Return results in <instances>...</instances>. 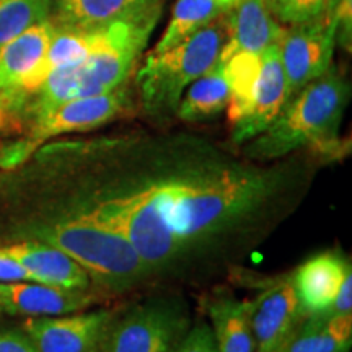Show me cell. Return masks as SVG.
I'll list each match as a JSON object with an SVG mask.
<instances>
[{
  "label": "cell",
  "instance_id": "obj_1",
  "mask_svg": "<svg viewBox=\"0 0 352 352\" xmlns=\"http://www.w3.org/2000/svg\"><path fill=\"white\" fill-rule=\"evenodd\" d=\"M311 173L305 162L241 160L196 135H101L60 145L50 196L122 236L152 280L256 246Z\"/></svg>",
  "mask_w": 352,
  "mask_h": 352
},
{
  "label": "cell",
  "instance_id": "obj_2",
  "mask_svg": "<svg viewBox=\"0 0 352 352\" xmlns=\"http://www.w3.org/2000/svg\"><path fill=\"white\" fill-rule=\"evenodd\" d=\"M15 236V241H41L69 254L107 292L122 294L148 280L138 253L122 236L47 196L20 219Z\"/></svg>",
  "mask_w": 352,
  "mask_h": 352
},
{
  "label": "cell",
  "instance_id": "obj_3",
  "mask_svg": "<svg viewBox=\"0 0 352 352\" xmlns=\"http://www.w3.org/2000/svg\"><path fill=\"white\" fill-rule=\"evenodd\" d=\"M349 98V82L329 67L290 96L266 131L243 144V157L267 164L302 148L333 153L340 144V127Z\"/></svg>",
  "mask_w": 352,
  "mask_h": 352
},
{
  "label": "cell",
  "instance_id": "obj_4",
  "mask_svg": "<svg viewBox=\"0 0 352 352\" xmlns=\"http://www.w3.org/2000/svg\"><path fill=\"white\" fill-rule=\"evenodd\" d=\"M222 15L171 50L147 56L135 85L140 107L151 120L165 121L175 116L184 90L217 63L227 39Z\"/></svg>",
  "mask_w": 352,
  "mask_h": 352
},
{
  "label": "cell",
  "instance_id": "obj_5",
  "mask_svg": "<svg viewBox=\"0 0 352 352\" xmlns=\"http://www.w3.org/2000/svg\"><path fill=\"white\" fill-rule=\"evenodd\" d=\"M132 109V91L127 83L103 95L70 100L26 127L23 138L0 147V168L25 164L44 142L64 134L98 129Z\"/></svg>",
  "mask_w": 352,
  "mask_h": 352
},
{
  "label": "cell",
  "instance_id": "obj_6",
  "mask_svg": "<svg viewBox=\"0 0 352 352\" xmlns=\"http://www.w3.org/2000/svg\"><path fill=\"white\" fill-rule=\"evenodd\" d=\"M186 307L176 298H152L114 314L98 352H171L189 331Z\"/></svg>",
  "mask_w": 352,
  "mask_h": 352
},
{
  "label": "cell",
  "instance_id": "obj_7",
  "mask_svg": "<svg viewBox=\"0 0 352 352\" xmlns=\"http://www.w3.org/2000/svg\"><path fill=\"white\" fill-rule=\"evenodd\" d=\"M336 39L338 23L328 10L318 19L284 28L277 46L289 98L331 67Z\"/></svg>",
  "mask_w": 352,
  "mask_h": 352
},
{
  "label": "cell",
  "instance_id": "obj_8",
  "mask_svg": "<svg viewBox=\"0 0 352 352\" xmlns=\"http://www.w3.org/2000/svg\"><path fill=\"white\" fill-rule=\"evenodd\" d=\"M113 310L26 318L21 329L39 352H98Z\"/></svg>",
  "mask_w": 352,
  "mask_h": 352
},
{
  "label": "cell",
  "instance_id": "obj_9",
  "mask_svg": "<svg viewBox=\"0 0 352 352\" xmlns=\"http://www.w3.org/2000/svg\"><path fill=\"white\" fill-rule=\"evenodd\" d=\"M305 318L292 276L270 280L252 302V329L258 352L285 351V346Z\"/></svg>",
  "mask_w": 352,
  "mask_h": 352
},
{
  "label": "cell",
  "instance_id": "obj_10",
  "mask_svg": "<svg viewBox=\"0 0 352 352\" xmlns=\"http://www.w3.org/2000/svg\"><path fill=\"white\" fill-rule=\"evenodd\" d=\"M96 302V296L88 290L59 289L33 280L0 283V315L25 316H57L87 310Z\"/></svg>",
  "mask_w": 352,
  "mask_h": 352
},
{
  "label": "cell",
  "instance_id": "obj_11",
  "mask_svg": "<svg viewBox=\"0 0 352 352\" xmlns=\"http://www.w3.org/2000/svg\"><path fill=\"white\" fill-rule=\"evenodd\" d=\"M289 98L287 80L277 44L261 52V72L248 113L232 124V140L243 145L267 129Z\"/></svg>",
  "mask_w": 352,
  "mask_h": 352
},
{
  "label": "cell",
  "instance_id": "obj_12",
  "mask_svg": "<svg viewBox=\"0 0 352 352\" xmlns=\"http://www.w3.org/2000/svg\"><path fill=\"white\" fill-rule=\"evenodd\" d=\"M226 13L227 39L220 50V63L236 52L261 54L271 44L279 43L284 33V26L272 16L267 0H240Z\"/></svg>",
  "mask_w": 352,
  "mask_h": 352
},
{
  "label": "cell",
  "instance_id": "obj_13",
  "mask_svg": "<svg viewBox=\"0 0 352 352\" xmlns=\"http://www.w3.org/2000/svg\"><path fill=\"white\" fill-rule=\"evenodd\" d=\"M7 253L28 271L33 283L59 289L88 290L90 276L76 259L54 246L33 240L3 245Z\"/></svg>",
  "mask_w": 352,
  "mask_h": 352
},
{
  "label": "cell",
  "instance_id": "obj_14",
  "mask_svg": "<svg viewBox=\"0 0 352 352\" xmlns=\"http://www.w3.org/2000/svg\"><path fill=\"white\" fill-rule=\"evenodd\" d=\"M349 270L351 264L342 254L324 252L308 258L294 271L292 283L305 316L321 314L331 307Z\"/></svg>",
  "mask_w": 352,
  "mask_h": 352
},
{
  "label": "cell",
  "instance_id": "obj_15",
  "mask_svg": "<svg viewBox=\"0 0 352 352\" xmlns=\"http://www.w3.org/2000/svg\"><path fill=\"white\" fill-rule=\"evenodd\" d=\"M164 6L165 0H54L51 20L60 30H98Z\"/></svg>",
  "mask_w": 352,
  "mask_h": 352
},
{
  "label": "cell",
  "instance_id": "obj_16",
  "mask_svg": "<svg viewBox=\"0 0 352 352\" xmlns=\"http://www.w3.org/2000/svg\"><path fill=\"white\" fill-rule=\"evenodd\" d=\"M56 30L54 21L47 19L0 47V91L20 87L36 69Z\"/></svg>",
  "mask_w": 352,
  "mask_h": 352
},
{
  "label": "cell",
  "instance_id": "obj_17",
  "mask_svg": "<svg viewBox=\"0 0 352 352\" xmlns=\"http://www.w3.org/2000/svg\"><path fill=\"white\" fill-rule=\"evenodd\" d=\"M206 307L219 352H254L252 302L219 296L210 298Z\"/></svg>",
  "mask_w": 352,
  "mask_h": 352
},
{
  "label": "cell",
  "instance_id": "obj_18",
  "mask_svg": "<svg viewBox=\"0 0 352 352\" xmlns=\"http://www.w3.org/2000/svg\"><path fill=\"white\" fill-rule=\"evenodd\" d=\"M351 346L352 314L321 311L303 318L284 352H349Z\"/></svg>",
  "mask_w": 352,
  "mask_h": 352
},
{
  "label": "cell",
  "instance_id": "obj_19",
  "mask_svg": "<svg viewBox=\"0 0 352 352\" xmlns=\"http://www.w3.org/2000/svg\"><path fill=\"white\" fill-rule=\"evenodd\" d=\"M230 100V91L223 76L222 64L215 63L208 72L189 85L179 100L176 116L186 122H201L212 120L226 111Z\"/></svg>",
  "mask_w": 352,
  "mask_h": 352
},
{
  "label": "cell",
  "instance_id": "obj_20",
  "mask_svg": "<svg viewBox=\"0 0 352 352\" xmlns=\"http://www.w3.org/2000/svg\"><path fill=\"white\" fill-rule=\"evenodd\" d=\"M220 64L223 67V76H226L228 91H230L227 107L228 121L230 124H235L252 107L259 72H261V54L236 52Z\"/></svg>",
  "mask_w": 352,
  "mask_h": 352
},
{
  "label": "cell",
  "instance_id": "obj_21",
  "mask_svg": "<svg viewBox=\"0 0 352 352\" xmlns=\"http://www.w3.org/2000/svg\"><path fill=\"white\" fill-rule=\"evenodd\" d=\"M227 8L220 7L214 0H178L171 13L164 36L153 47V54L165 52L183 43L184 39L199 32L202 26L219 19Z\"/></svg>",
  "mask_w": 352,
  "mask_h": 352
},
{
  "label": "cell",
  "instance_id": "obj_22",
  "mask_svg": "<svg viewBox=\"0 0 352 352\" xmlns=\"http://www.w3.org/2000/svg\"><path fill=\"white\" fill-rule=\"evenodd\" d=\"M54 0H0V47L51 19Z\"/></svg>",
  "mask_w": 352,
  "mask_h": 352
},
{
  "label": "cell",
  "instance_id": "obj_23",
  "mask_svg": "<svg viewBox=\"0 0 352 352\" xmlns=\"http://www.w3.org/2000/svg\"><path fill=\"white\" fill-rule=\"evenodd\" d=\"M272 16L285 25H300L327 12L328 0H267Z\"/></svg>",
  "mask_w": 352,
  "mask_h": 352
},
{
  "label": "cell",
  "instance_id": "obj_24",
  "mask_svg": "<svg viewBox=\"0 0 352 352\" xmlns=\"http://www.w3.org/2000/svg\"><path fill=\"white\" fill-rule=\"evenodd\" d=\"M171 352H219L210 324L206 321L196 323Z\"/></svg>",
  "mask_w": 352,
  "mask_h": 352
},
{
  "label": "cell",
  "instance_id": "obj_25",
  "mask_svg": "<svg viewBox=\"0 0 352 352\" xmlns=\"http://www.w3.org/2000/svg\"><path fill=\"white\" fill-rule=\"evenodd\" d=\"M327 10L338 23V39L347 50L352 41V0H328Z\"/></svg>",
  "mask_w": 352,
  "mask_h": 352
},
{
  "label": "cell",
  "instance_id": "obj_26",
  "mask_svg": "<svg viewBox=\"0 0 352 352\" xmlns=\"http://www.w3.org/2000/svg\"><path fill=\"white\" fill-rule=\"evenodd\" d=\"M0 352H39L23 329H0Z\"/></svg>",
  "mask_w": 352,
  "mask_h": 352
},
{
  "label": "cell",
  "instance_id": "obj_27",
  "mask_svg": "<svg viewBox=\"0 0 352 352\" xmlns=\"http://www.w3.org/2000/svg\"><path fill=\"white\" fill-rule=\"evenodd\" d=\"M15 280H32V277L15 258L7 253L3 245H0V283H15Z\"/></svg>",
  "mask_w": 352,
  "mask_h": 352
},
{
  "label": "cell",
  "instance_id": "obj_28",
  "mask_svg": "<svg viewBox=\"0 0 352 352\" xmlns=\"http://www.w3.org/2000/svg\"><path fill=\"white\" fill-rule=\"evenodd\" d=\"M328 314L341 315V314H352V272L347 271V274L342 280L340 290H338L336 297L328 308Z\"/></svg>",
  "mask_w": 352,
  "mask_h": 352
},
{
  "label": "cell",
  "instance_id": "obj_29",
  "mask_svg": "<svg viewBox=\"0 0 352 352\" xmlns=\"http://www.w3.org/2000/svg\"><path fill=\"white\" fill-rule=\"evenodd\" d=\"M214 2H217L219 6L223 7V8H230V7L235 6L236 2H240V0H214Z\"/></svg>",
  "mask_w": 352,
  "mask_h": 352
},
{
  "label": "cell",
  "instance_id": "obj_30",
  "mask_svg": "<svg viewBox=\"0 0 352 352\" xmlns=\"http://www.w3.org/2000/svg\"><path fill=\"white\" fill-rule=\"evenodd\" d=\"M274 352H284V351H274Z\"/></svg>",
  "mask_w": 352,
  "mask_h": 352
}]
</instances>
